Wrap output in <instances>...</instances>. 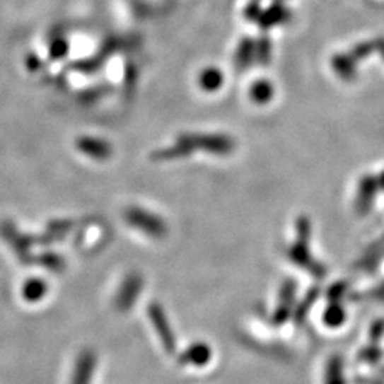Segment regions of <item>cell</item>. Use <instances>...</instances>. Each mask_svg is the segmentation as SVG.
Segmentation results:
<instances>
[{
  "label": "cell",
  "instance_id": "cell-1",
  "mask_svg": "<svg viewBox=\"0 0 384 384\" xmlns=\"http://www.w3.org/2000/svg\"><path fill=\"white\" fill-rule=\"evenodd\" d=\"M310 238V225L306 218H301L298 223V240L296 243L289 249V260H292L293 264H296L301 268H305L310 272V275L322 277L323 268L318 264H315V260H312V255L309 252L308 243Z\"/></svg>",
  "mask_w": 384,
  "mask_h": 384
},
{
  "label": "cell",
  "instance_id": "cell-2",
  "mask_svg": "<svg viewBox=\"0 0 384 384\" xmlns=\"http://www.w3.org/2000/svg\"><path fill=\"white\" fill-rule=\"evenodd\" d=\"M192 147H199V150H205L208 153L214 154H228L232 150V141L219 137V136H205L199 139H182L178 146H175L171 151L163 153L161 158H170V157H181L187 156L192 151Z\"/></svg>",
  "mask_w": 384,
  "mask_h": 384
},
{
  "label": "cell",
  "instance_id": "cell-3",
  "mask_svg": "<svg viewBox=\"0 0 384 384\" xmlns=\"http://www.w3.org/2000/svg\"><path fill=\"white\" fill-rule=\"evenodd\" d=\"M125 219L136 229L144 232L149 236L163 238L167 233L165 222L156 214H151L141 208H130L125 212Z\"/></svg>",
  "mask_w": 384,
  "mask_h": 384
},
{
  "label": "cell",
  "instance_id": "cell-4",
  "mask_svg": "<svg viewBox=\"0 0 384 384\" xmlns=\"http://www.w3.org/2000/svg\"><path fill=\"white\" fill-rule=\"evenodd\" d=\"M149 316H150L151 323L157 329V334H158L163 346L170 353H173L174 347H175V340H174L171 326H170V323L167 320V316H165L163 308L158 303H151L150 308H149Z\"/></svg>",
  "mask_w": 384,
  "mask_h": 384
},
{
  "label": "cell",
  "instance_id": "cell-5",
  "mask_svg": "<svg viewBox=\"0 0 384 384\" xmlns=\"http://www.w3.org/2000/svg\"><path fill=\"white\" fill-rule=\"evenodd\" d=\"M141 289H143L141 277L137 274H132L122 282V286L117 295V308L120 310L130 309L139 299Z\"/></svg>",
  "mask_w": 384,
  "mask_h": 384
},
{
  "label": "cell",
  "instance_id": "cell-6",
  "mask_svg": "<svg viewBox=\"0 0 384 384\" xmlns=\"http://www.w3.org/2000/svg\"><path fill=\"white\" fill-rule=\"evenodd\" d=\"M211 359V350L204 343L192 344L190 349H187L181 356V363L194 364V366H204Z\"/></svg>",
  "mask_w": 384,
  "mask_h": 384
},
{
  "label": "cell",
  "instance_id": "cell-7",
  "mask_svg": "<svg viewBox=\"0 0 384 384\" xmlns=\"http://www.w3.org/2000/svg\"><path fill=\"white\" fill-rule=\"evenodd\" d=\"M295 291H296V286H295L293 282H286L284 285L282 292H281V305L278 306L275 318H274L277 323L281 325V323H284L286 320L289 306H292V302L295 299Z\"/></svg>",
  "mask_w": 384,
  "mask_h": 384
},
{
  "label": "cell",
  "instance_id": "cell-8",
  "mask_svg": "<svg viewBox=\"0 0 384 384\" xmlns=\"http://www.w3.org/2000/svg\"><path fill=\"white\" fill-rule=\"evenodd\" d=\"M323 320H326V323L330 326H337L343 322V312L339 309V306H330L323 315Z\"/></svg>",
  "mask_w": 384,
  "mask_h": 384
}]
</instances>
